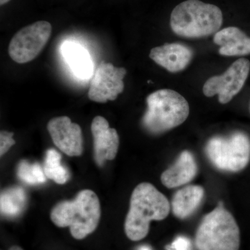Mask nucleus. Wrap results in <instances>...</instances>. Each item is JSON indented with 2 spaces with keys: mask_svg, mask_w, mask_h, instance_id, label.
<instances>
[{
  "mask_svg": "<svg viewBox=\"0 0 250 250\" xmlns=\"http://www.w3.org/2000/svg\"><path fill=\"white\" fill-rule=\"evenodd\" d=\"M167 197L150 183L139 184L131 194L129 210L125 223V231L129 239L139 241L149 233L152 220H163L170 213Z\"/></svg>",
  "mask_w": 250,
  "mask_h": 250,
  "instance_id": "f257e3e1",
  "label": "nucleus"
},
{
  "mask_svg": "<svg viewBox=\"0 0 250 250\" xmlns=\"http://www.w3.org/2000/svg\"><path fill=\"white\" fill-rule=\"evenodd\" d=\"M51 220L59 228H70L73 238L82 240L98 228L101 207L98 195L85 189L72 201L59 202L52 208Z\"/></svg>",
  "mask_w": 250,
  "mask_h": 250,
  "instance_id": "f03ea898",
  "label": "nucleus"
},
{
  "mask_svg": "<svg viewBox=\"0 0 250 250\" xmlns=\"http://www.w3.org/2000/svg\"><path fill=\"white\" fill-rule=\"evenodd\" d=\"M223 16L214 4L200 0H187L177 5L170 15V27L174 34L189 39L216 34L221 27Z\"/></svg>",
  "mask_w": 250,
  "mask_h": 250,
  "instance_id": "7ed1b4c3",
  "label": "nucleus"
},
{
  "mask_svg": "<svg viewBox=\"0 0 250 250\" xmlns=\"http://www.w3.org/2000/svg\"><path fill=\"white\" fill-rule=\"evenodd\" d=\"M146 101L147 108L142 125L152 134H163L183 124L190 113L187 100L173 90H156Z\"/></svg>",
  "mask_w": 250,
  "mask_h": 250,
  "instance_id": "20e7f679",
  "label": "nucleus"
},
{
  "mask_svg": "<svg viewBox=\"0 0 250 250\" xmlns=\"http://www.w3.org/2000/svg\"><path fill=\"white\" fill-rule=\"evenodd\" d=\"M195 246L198 250H239V227L223 202L202 219L195 234Z\"/></svg>",
  "mask_w": 250,
  "mask_h": 250,
  "instance_id": "39448f33",
  "label": "nucleus"
},
{
  "mask_svg": "<svg viewBox=\"0 0 250 250\" xmlns=\"http://www.w3.org/2000/svg\"><path fill=\"white\" fill-rule=\"evenodd\" d=\"M205 152L210 163L223 171L237 172L246 168L250 161V138L237 131L229 136L208 140Z\"/></svg>",
  "mask_w": 250,
  "mask_h": 250,
  "instance_id": "423d86ee",
  "label": "nucleus"
},
{
  "mask_svg": "<svg viewBox=\"0 0 250 250\" xmlns=\"http://www.w3.org/2000/svg\"><path fill=\"white\" fill-rule=\"evenodd\" d=\"M52 31V24L44 21L23 27L10 41V57L18 63H26L34 60L45 47Z\"/></svg>",
  "mask_w": 250,
  "mask_h": 250,
  "instance_id": "0eeeda50",
  "label": "nucleus"
},
{
  "mask_svg": "<svg viewBox=\"0 0 250 250\" xmlns=\"http://www.w3.org/2000/svg\"><path fill=\"white\" fill-rule=\"evenodd\" d=\"M250 70L248 59H238L223 75L210 77L205 82L204 95L208 98L218 95L219 103L223 104L229 103L243 88Z\"/></svg>",
  "mask_w": 250,
  "mask_h": 250,
  "instance_id": "6e6552de",
  "label": "nucleus"
},
{
  "mask_svg": "<svg viewBox=\"0 0 250 250\" xmlns=\"http://www.w3.org/2000/svg\"><path fill=\"white\" fill-rule=\"evenodd\" d=\"M126 74L124 67H115L111 62H102L90 82L88 98L98 103L114 101L125 89L123 79Z\"/></svg>",
  "mask_w": 250,
  "mask_h": 250,
  "instance_id": "1a4fd4ad",
  "label": "nucleus"
},
{
  "mask_svg": "<svg viewBox=\"0 0 250 250\" xmlns=\"http://www.w3.org/2000/svg\"><path fill=\"white\" fill-rule=\"evenodd\" d=\"M52 141L67 156H79L83 152V136L80 126L67 116L57 117L47 126Z\"/></svg>",
  "mask_w": 250,
  "mask_h": 250,
  "instance_id": "9d476101",
  "label": "nucleus"
},
{
  "mask_svg": "<svg viewBox=\"0 0 250 250\" xmlns=\"http://www.w3.org/2000/svg\"><path fill=\"white\" fill-rule=\"evenodd\" d=\"M93 137L94 159L97 165L103 166L106 161L116 158L119 147L118 132L110 127L108 122L103 116H96L91 124Z\"/></svg>",
  "mask_w": 250,
  "mask_h": 250,
  "instance_id": "9b49d317",
  "label": "nucleus"
},
{
  "mask_svg": "<svg viewBox=\"0 0 250 250\" xmlns=\"http://www.w3.org/2000/svg\"><path fill=\"white\" fill-rule=\"evenodd\" d=\"M149 58L170 72L182 71L193 57L190 47L180 43L166 44L151 49Z\"/></svg>",
  "mask_w": 250,
  "mask_h": 250,
  "instance_id": "f8f14e48",
  "label": "nucleus"
},
{
  "mask_svg": "<svg viewBox=\"0 0 250 250\" xmlns=\"http://www.w3.org/2000/svg\"><path fill=\"white\" fill-rule=\"evenodd\" d=\"M197 164L192 153L184 151L181 153L173 166L163 172L162 184L167 188H174L190 183L197 175Z\"/></svg>",
  "mask_w": 250,
  "mask_h": 250,
  "instance_id": "ddd939ff",
  "label": "nucleus"
},
{
  "mask_svg": "<svg viewBox=\"0 0 250 250\" xmlns=\"http://www.w3.org/2000/svg\"><path fill=\"white\" fill-rule=\"evenodd\" d=\"M213 42L220 46V55L241 57L250 54V38L239 28L229 27L218 31Z\"/></svg>",
  "mask_w": 250,
  "mask_h": 250,
  "instance_id": "4468645a",
  "label": "nucleus"
},
{
  "mask_svg": "<svg viewBox=\"0 0 250 250\" xmlns=\"http://www.w3.org/2000/svg\"><path fill=\"white\" fill-rule=\"evenodd\" d=\"M205 196V189L200 186L189 185L177 190L172 197V213L177 218L184 220L197 210Z\"/></svg>",
  "mask_w": 250,
  "mask_h": 250,
  "instance_id": "2eb2a0df",
  "label": "nucleus"
},
{
  "mask_svg": "<svg viewBox=\"0 0 250 250\" xmlns=\"http://www.w3.org/2000/svg\"><path fill=\"white\" fill-rule=\"evenodd\" d=\"M62 52L74 73L81 78H88L93 70V62L84 48L74 42H67L62 46Z\"/></svg>",
  "mask_w": 250,
  "mask_h": 250,
  "instance_id": "dca6fc26",
  "label": "nucleus"
},
{
  "mask_svg": "<svg viewBox=\"0 0 250 250\" xmlns=\"http://www.w3.org/2000/svg\"><path fill=\"white\" fill-rule=\"evenodd\" d=\"M27 195L22 188L14 187L6 189L1 193V215L16 217L21 214L25 208Z\"/></svg>",
  "mask_w": 250,
  "mask_h": 250,
  "instance_id": "f3484780",
  "label": "nucleus"
},
{
  "mask_svg": "<svg viewBox=\"0 0 250 250\" xmlns=\"http://www.w3.org/2000/svg\"><path fill=\"white\" fill-rule=\"evenodd\" d=\"M62 155L56 149H49L46 152L43 170L47 178L55 183L64 184L70 178L66 167L62 165Z\"/></svg>",
  "mask_w": 250,
  "mask_h": 250,
  "instance_id": "a211bd4d",
  "label": "nucleus"
},
{
  "mask_svg": "<svg viewBox=\"0 0 250 250\" xmlns=\"http://www.w3.org/2000/svg\"><path fill=\"white\" fill-rule=\"evenodd\" d=\"M18 175L22 182L29 185L43 184L46 181L43 168L39 164H29L27 161H22L20 163Z\"/></svg>",
  "mask_w": 250,
  "mask_h": 250,
  "instance_id": "6ab92c4d",
  "label": "nucleus"
},
{
  "mask_svg": "<svg viewBox=\"0 0 250 250\" xmlns=\"http://www.w3.org/2000/svg\"><path fill=\"white\" fill-rule=\"evenodd\" d=\"M14 133L6 131L0 132V155L3 156L12 147L16 141L13 139Z\"/></svg>",
  "mask_w": 250,
  "mask_h": 250,
  "instance_id": "aec40b11",
  "label": "nucleus"
},
{
  "mask_svg": "<svg viewBox=\"0 0 250 250\" xmlns=\"http://www.w3.org/2000/svg\"><path fill=\"white\" fill-rule=\"evenodd\" d=\"M167 250H192L191 242L185 236H179L170 245L166 246Z\"/></svg>",
  "mask_w": 250,
  "mask_h": 250,
  "instance_id": "412c9836",
  "label": "nucleus"
},
{
  "mask_svg": "<svg viewBox=\"0 0 250 250\" xmlns=\"http://www.w3.org/2000/svg\"><path fill=\"white\" fill-rule=\"evenodd\" d=\"M9 250H23L22 248H20L19 246H14L11 247V248H10Z\"/></svg>",
  "mask_w": 250,
  "mask_h": 250,
  "instance_id": "4be33fe9",
  "label": "nucleus"
},
{
  "mask_svg": "<svg viewBox=\"0 0 250 250\" xmlns=\"http://www.w3.org/2000/svg\"><path fill=\"white\" fill-rule=\"evenodd\" d=\"M10 1H11V0H0V5L2 6V5L6 4V3L9 2Z\"/></svg>",
  "mask_w": 250,
  "mask_h": 250,
  "instance_id": "5701e85b",
  "label": "nucleus"
},
{
  "mask_svg": "<svg viewBox=\"0 0 250 250\" xmlns=\"http://www.w3.org/2000/svg\"><path fill=\"white\" fill-rule=\"evenodd\" d=\"M141 250H150V249L148 247L145 246L141 248Z\"/></svg>",
  "mask_w": 250,
  "mask_h": 250,
  "instance_id": "b1692460",
  "label": "nucleus"
},
{
  "mask_svg": "<svg viewBox=\"0 0 250 250\" xmlns=\"http://www.w3.org/2000/svg\"></svg>",
  "mask_w": 250,
  "mask_h": 250,
  "instance_id": "393cba45",
  "label": "nucleus"
}]
</instances>
